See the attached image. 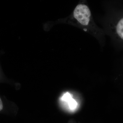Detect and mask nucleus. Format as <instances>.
Listing matches in <instances>:
<instances>
[{
    "label": "nucleus",
    "instance_id": "3",
    "mask_svg": "<svg viewBox=\"0 0 123 123\" xmlns=\"http://www.w3.org/2000/svg\"><path fill=\"white\" fill-rule=\"evenodd\" d=\"M116 30L118 34L123 40V18L118 23L117 26Z\"/></svg>",
    "mask_w": 123,
    "mask_h": 123
},
{
    "label": "nucleus",
    "instance_id": "2",
    "mask_svg": "<svg viewBox=\"0 0 123 123\" xmlns=\"http://www.w3.org/2000/svg\"><path fill=\"white\" fill-rule=\"evenodd\" d=\"M60 100L70 111H75L78 107L77 102L73 98L72 95L68 92L65 93L62 96Z\"/></svg>",
    "mask_w": 123,
    "mask_h": 123
},
{
    "label": "nucleus",
    "instance_id": "4",
    "mask_svg": "<svg viewBox=\"0 0 123 123\" xmlns=\"http://www.w3.org/2000/svg\"><path fill=\"white\" fill-rule=\"evenodd\" d=\"M2 107H3V105H2V101H1V99H0V111L2 109Z\"/></svg>",
    "mask_w": 123,
    "mask_h": 123
},
{
    "label": "nucleus",
    "instance_id": "1",
    "mask_svg": "<svg viewBox=\"0 0 123 123\" xmlns=\"http://www.w3.org/2000/svg\"><path fill=\"white\" fill-rule=\"evenodd\" d=\"M91 12L89 7L84 4L78 5L73 12V16L83 25H87L89 22Z\"/></svg>",
    "mask_w": 123,
    "mask_h": 123
}]
</instances>
